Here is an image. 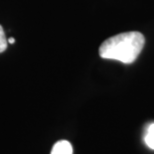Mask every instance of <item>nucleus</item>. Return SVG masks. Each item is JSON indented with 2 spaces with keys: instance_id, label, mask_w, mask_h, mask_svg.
Segmentation results:
<instances>
[{
  "instance_id": "f257e3e1",
  "label": "nucleus",
  "mask_w": 154,
  "mask_h": 154,
  "mask_svg": "<svg viewBox=\"0 0 154 154\" xmlns=\"http://www.w3.org/2000/svg\"><path fill=\"white\" fill-rule=\"evenodd\" d=\"M145 38L140 32L120 33L106 39L99 47V55L103 59H112L125 64L133 63L142 51Z\"/></svg>"
},
{
  "instance_id": "f03ea898",
  "label": "nucleus",
  "mask_w": 154,
  "mask_h": 154,
  "mask_svg": "<svg viewBox=\"0 0 154 154\" xmlns=\"http://www.w3.org/2000/svg\"><path fill=\"white\" fill-rule=\"evenodd\" d=\"M51 154H73L71 143L67 140H60L53 145Z\"/></svg>"
},
{
  "instance_id": "7ed1b4c3",
  "label": "nucleus",
  "mask_w": 154,
  "mask_h": 154,
  "mask_svg": "<svg viewBox=\"0 0 154 154\" xmlns=\"http://www.w3.org/2000/svg\"><path fill=\"white\" fill-rule=\"evenodd\" d=\"M144 142L149 148L154 150V123H151L147 127L146 133L144 135Z\"/></svg>"
},
{
  "instance_id": "20e7f679",
  "label": "nucleus",
  "mask_w": 154,
  "mask_h": 154,
  "mask_svg": "<svg viewBox=\"0 0 154 154\" xmlns=\"http://www.w3.org/2000/svg\"><path fill=\"white\" fill-rule=\"evenodd\" d=\"M7 44H8V40L6 38L2 26L0 25V53H2V52H4L6 50Z\"/></svg>"
},
{
  "instance_id": "39448f33",
  "label": "nucleus",
  "mask_w": 154,
  "mask_h": 154,
  "mask_svg": "<svg viewBox=\"0 0 154 154\" xmlns=\"http://www.w3.org/2000/svg\"><path fill=\"white\" fill-rule=\"evenodd\" d=\"M8 43L9 44H13V43H15V39L13 37H10V38H8Z\"/></svg>"
}]
</instances>
